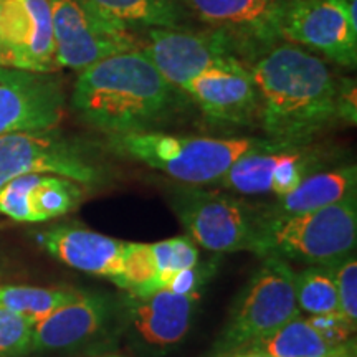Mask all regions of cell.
I'll return each instance as SVG.
<instances>
[{"mask_svg":"<svg viewBox=\"0 0 357 357\" xmlns=\"http://www.w3.org/2000/svg\"><path fill=\"white\" fill-rule=\"evenodd\" d=\"M268 139L300 147L336 121L337 79L319 56L276 43L248 65Z\"/></svg>","mask_w":357,"mask_h":357,"instance_id":"cell-1","label":"cell"},{"mask_svg":"<svg viewBox=\"0 0 357 357\" xmlns=\"http://www.w3.org/2000/svg\"><path fill=\"white\" fill-rule=\"evenodd\" d=\"M182 96L144 53L132 50L79 71L71 106L84 123L113 136L153 131L176 113Z\"/></svg>","mask_w":357,"mask_h":357,"instance_id":"cell-2","label":"cell"},{"mask_svg":"<svg viewBox=\"0 0 357 357\" xmlns=\"http://www.w3.org/2000/svg\"><path fill=\"white\" fill-rule=\"evenodd\" d=\"M108 146L123 158L197 187L217 184L245 155L288 147L268 137L176 136L159 131L113 134L108 136Z\"/></svg>","mask_w":357,"mask_h":357,"instance_id":"cell-3","label":"cell"},{"mask_svg":"<svg viewBox=\"0 0 357 357\" xmlns=\"http://www.w3.org/2000/svg\"><path fill=\"white\" fill-rule=\"evenodd\" d=\"M357 199L288 217L258 218L250 252L310 266H334L356 250Z\"/></svg>","mask_w":357,"mask_h":357,"instance_id":"cell-4","label":"cell"},{"mask_svg":"<svg viewBox=\"0 0 357 357\" xmlns=\"http://www.w3.org/2000/svg\"><path fill=\"white\" fill-rule=\"evenodd\" d=\"M230 319L213 346L212 357H230L255 349L289 321L301 316L294 291L296 271L278 257L261 258Z\"/></svg>","mask_w":357,"mask_h":357,"instance_id":"cell-5","label":"cell"},{"mask_svg":"<svg viewBox=\"0 0 357 357\" xmlns=\"http://www.w3.org/2000/svg\"><path fill=\"white\" fill-rule=\"evenodd\" d=\"M58 68L83 71L98 61L141 50L131 25L89 0H50Z\"/></svg>","mask_w":357,"mask_h":357,"instance_id":"cell-6","label":"cell"},{"mask_svg":"<svg viewBox=\"0 0 357 357\" xmlns=\"http://www.w3.org/2000/svg\"><path fill=\"white\" fill-rule=\"evenodd\" d=\"M25 174H53L82 185H100L106 166L93 146L55 129L0 136V189Z\"/></svg>","mask_w":357,"mask_h":357,"instance_id":"cell-7","label":"cell"},{"mask_svg":"<svg viewBox=\"0 0 357 357\" xmlns=\"http://www.w3.org/2000/svg\"><path fill=\"white\" fill-rule=\"evenodd\" d=\"M169 199L192 242L213 253L250 252L260 218L258 207L197 185L178 187Z\"/></svg>","mask_w":357,"mask_h":357,"instance_id":"cell-8","label":"cell"},{"mask_svg":"<svg viewBox=\"0 0 357 357\" xmlns=\"http://www.w3.org/2000/svg\"><path fill=\"white\" fill-rule=\"evenodd\" d=\"M357 0H283L281 38L323 53L334 63L354 68L357 61Z\"/></svg>","mask_w":357,"mask_h":357,"instance_id":"cell-9","label":"cell"},{"mask_svg":"<svg viewBox=\"0 0 357 357\" xmlns=\"http://www.w3.org/2000/svg\"><path fill=\"white\" fill-rule=\"evenodd\" d=\"M141 52L159 73L178 89L207 70H234L247 66L236 55L227 35L211 29L202 32L151 29Z\"/></svg>","mask_w":357,"mask_h":357,"instance_id":"cell-10","label":"cell"},{"mask_svg":"<svg viewBox=\"0 0 357 357\" xmlns=\"http://www.w3.org/2000/svg\"><path fill=\"white\" fill-rule=\"evenodd\" d=\"M283 0H178L211 30L227 35L245 65L280 43Z\"/></svg>","mask_w":357,"mask_h":357,"instance_id":"cell-11","label":"cell"},{"mask_svg":"<svg viewBox=\"0 0 357 357\" xmlns=\"http://www.w3.org/2000/svg\"><path fill=\"white\" fill-rule=\"evenodd\" d=\"M65 101L63 83L55 73L0 66V136L56 129Z\"/></svg>","mask_w":357,"mask_h":357,"instance_id":"cell-12","label":"cell"},{"mask_svg":"<svg viewBox=\"0 0 357 357\" xmlns=\"http://www.w3.org/2000/svg\"><path fill=\"white\" fill-rule=\"evenodd\" d=\"M0 66L55 73L50 0H0Z\"/></svg>","mask_w":357,"mask_h":357,"instance_id":"cell-13","label":"cell"},{"mask_svg":"<svg viewBox=\"0 0 357 357\" xmlns=\"http://www.w3.org/2000/svg\"><path fill=\"white\" fill-rule=\"evenodd\" d=\"M215 124L245 126L260 121V96L248 66L213 68L192 78L181 89Z\"/></svg>","mask_w":357,"mask_h":357,"instance_id":"cell-14","label":"cell"},{"mask_svg":"<svg viewBox=\"0 0 357 357\" xmlns=\"http://www.w3.org/2000/svg\"><path fill=\"white\" fill-rule=\"evenodd\" d=\"M38 242L52 257L75 270L105 276L114 284L121 281L126 242L75 223L56 225L42 231L38 234Z\"/></svg>","mask_w":357,"mask_h":357,"instance_id":"cell-15","label":"cell"},{"mask_svg":"<svg viewBox=\"0 0 357 357\" xmlns=\"http://www.w3.org/2000/svg\"><path fill=\"white\" fill-rule=\"evenodd\" d=\"M111 319V303L100 294L79 293L75 300L35 321L32 349L56 351L83 344L105 329Z\"/></svg>","mask_w":357,"mask_h":357,"instance_id":"cell-16","label":"cell"},{"mask_svg":"<svg viewBox=\"0 0 357 357\" xmlns=\"http://www.w3.org/2000/svg\"><path fill=\"white\" fill-rule=\"evenodd\" d=\"M199 298V293L178 294L169 289L136 298L131 306L134 331L149 346L178 344L189 333Z\"/></svg>","mask_w":357,"mask_h":357,"instance_id":"cell-17","label":"cell"},{"mask_svg":"<svg viewBox=\"0 0 357 357\" xmlns=\"http://www.w3.org/2000/svg\"><path fill=\"white\" fill-rule=\"evenodd\" d=\"M357 169L346 164L331 171H318L307 176L293 192L278 197L270 207L261 208L266 217H288L312 212L329 205L356 199Z\"/></svg>","mask_w":357,"mask_h":357,"instance_id":"cell-18","label":"cell"},{"mask_svg":"<svg viewBox=\"0 0 357 357\" xmlns=\"http://www.w3.org/2000/svg\"><path fill=\"white\" fill-rule=\"evenodd\" d=\"M255 349L270 357H356L354 339L344 344H333L301 316L280 328Z\"/></svg>","mask_w":357,"mask_h":357,"instance_id":"cell-19","label":"cell"},{"mask_svg":"<svg viewBox=\"0 0 357 357\" xmlns=\"http://www.w3.org/2000/svg\"><path fill=\"white\" fill-rule=\"evenodd\" d=\"M84 189L78 182L53 174H37L29 192L32 222H47L78 207Z\"/></svg>","mask_w":357,"mask_h":357,"instance_id":"cell-20","label":"cell"},{"mask_svg":"<svg viewBox=\"0 0 357 357\" xmlns=\"http://www.w3.org/2000/svg\"><path fill=\"white\" fill-rule=\"evenodd\" d=\"M116 19L153 29H181L187 12L178 0H89Z\"/></svg>","mask_w":357,"mask_h":357,"instance_id":"cell-21","label":"cell"},{"mask_svg":"<svg viewBox=\"0 0 357 357\" xmlns=\"http://www.w3.org/2000/svg\"><path fill=\"white\" fill-rule=\"evenodd\" d=\"M276 155L278 151L245 155L223 174L217 185L238 195L271 194V174H273Z\"/></svg>","mask_w":357,"mask_h":357,"instance_id":"cell-22","label":"cell"},{"mask_svg":"<svg viewBox=\"0 0 357 357\" xmlns=\"http://www.w3.org/2000/svg\"><path fill=\"white\" fill-rule=\"evenodd\" d=\"M294 291L300 311L310 316L339 311L337 288L331 266H307L296 271Z\"/></svg>","mask_w":357,"mask_h":357,"instance_id":"cell-23","label":"cell"},{"mask_svg":"<svg viewBox=\"0 0 357 357\" xmlns=\"http://www.w3.org/2000/svg\"><path fill=\"white\" fill-rule=\"evenodd\" d=\"M78 291L63 289L20 287V284H0V310H8L38 321L53 310L78 296Z\"/></svg>","mask_w":357,"mask_h":357,"instance_id":"cell-24","label":"cell"},{"mask_svg":"<svg viewBox=\"0 0 357 357\" xmlns=\"http://www.w3.org/2000/svg\"><path fill=\"white\" fill-rule=\"evenodd\" d=\"M158 276L151 243H124L119 288L126 289L134 298H146L159 291Z\"/></svg>","mask_w":357,"mask_h":357,"instance_id":"cell-25","label":"cell"},{"mask_svg":"<svg viewBox=\"0 0 357 357\" xmlns=\"http://www.w3.org/2000/svg\"><path fill=\"white\" fill-rule=\"evenodd\" d=\"M319 155L300 147H287L278 151L271 174V194L283 197L301 184L312 172H318Z\"/></svg>","mask_w":357,"mask_h":357,"instance_id":"cell-26","label":"cell"},{"mask_svg":"<svg viewBox=\"0 0 357 357\" xmlns=\"http://www.w3.org/2000/svg\"><path fill=\"white\" fill-rule=\"evenodd\" d=\"M33 324L29 316L0 310V357H19L30 352Z\"/></svg>","mask_w":357,"mask_h":357,"instance_id":"cell-27","label":"cell"},{"mask_svg":"<svg viewBox=\"0 0 357 357\" xmlns=\"http://www.w3.org/2000/svg\"><path fill=\"white\" fill-rule=\"evenodd\" d=\"M337 288L339 311L354 326L357 324V260L356 252L347 255L337 265L331 266Z\"/></svg>","mask_w":357,"mask_h":357,"instance_id":"cell-28","label":"cell"},{"mask_svg":"<svg viewBox=\"0 0 357 357\" xmlns=\"http://www.w3.org/2000/svg\"><path fill=\"white\" fill-rule=\"evenodd\" d=\"M37 174L15 177L0 189V213L15 222H32L29 192Z\"/></svg>","mask_w":357,"mask_h":357,"instance_id":"cell-29","label":"cell"},{"mask_svg":"<svg viewBox=\"0 0 357 357\" xmlns=\"http://www.w3.org/2000/svg\"><path fill=\"white\" fill-rule=\"evenodd\" d=\"M307 321L314 326L323 336L333 344H344L351 341V334L356 333V328L342 316L341 311L328 312V314L310 316Z\"/></svg>","mask_w":357,"mask_h":357,"instance_id":"cell-30","label":"cell"},{"mask_svg":"<svg viewBox=\"0 0 357 357\" xmlns=\"http://www.w3.org/2000/svg\"><path fill=\"white\" fill-rule=\"evenodd\" d=\"M213 263H197L195 266L187 268V270L178 271L172 276V280L169 281L167 287L164 289L169 291L178 293V294H190V293H199V288L205 283V280L211 278L213 275Z\"/></svg>","mask_w":357,"mask_h":357,"instance_id":"cell-31","label":"cell"},{"mask_svg":"<svg viewBox=\"0 0 357 357\" xmlns=\"http://www.w3.org/2000/svg\"><path fill=\"white\" fill-rule=\"evenodd\" d=\"M199 263L197 243L192 242L189 236H174L171 238V261H169L167 283L178 271L195 266ZM166 283V287H167Z\"/></svg>","mask_w":357,"mask_h":357,"instance_id":"cell-32","label":"cell"},{"mask_svg":"<svg viewBox=\"0 0 357 357\" xmlns=\"http://www.w3.org/2000/svg\"><path fill=\"white\" fill-rule=\"evenodd\" d=\"M357 88L356 79L341 78L337 79V93H336V114L337 119H342L347 124L357 123Z\"/></svg>","mask_w":357,"mask_h":357,"instance_id":"cell-33","label":"cell"},{"mask_svg":"<svg viewBox=\"0 0 357 357\" xmlns=\"http://www.w3.org/2000/svg\"><path fill=\"white\" fill-rule=\"evenodd\" d=\"M230 357H270V356L265 354V352L260 351V349H248V351L238 352V354L230 356Z\"/></svg>","mask_w":357,"mask_h":357,"instance_id":"cell-34","label":"cell"}]
</instances>
